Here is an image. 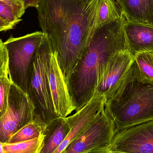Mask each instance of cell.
Segmentation results:
<instances>
[{"label":"cell","instance_id":"obj_18","mask_svg":"<svg viewBox=\"0 0 153 153\" xmlns=\"http://www.w3.org/2000/svg\"><path fill=\"white\" fill-rule=\"evenodd\" d=\"M44 135L33 140L15 143H3L4 153H39Z\"/></svg>","mask_w":153,"mask_h":153},{"label":"cell","instance_id":"obj_2","mask_svg":"<svg viewBox=\"0 0 153 153\" xmlns=\"http://www.w3.org/2000/svg\"><path fill=\"white\" fill-rule=\"evenodd\" d=\"M126 18L96 29L88 46L66 80L75 108L80 110L93 97L98 78L105 65L113 55L128 49L125 32Z\"/></svg>","mask_w":153,"mask_h":153},{"label":"cell","instance_id":"obj_13","mask_svg":"<svg viewBox=\"0 0 153 153\" xmlns=\"http://www.w3.org/2000/svg\"><path fill=\"white\" fill-rule=\"evenodd\" d=\"M71 130L66 117H59L47 125L39 153H53L64 141Z\"/></svg>","mask_w":153,"mask_h":153},{"label":"cell","instance_id":"obj_1","mask_svg":"<svg viewBox=\"0 0 153 153\" xmlns=\"http://www.w3.org/2000/svg\"><path fill=\"white\" fill-rule=\"evenodd\" d=\"M100 0H41L39 27L56 52L65 81L98 28Z\"/></svg>","mask_w":153,"mask_h":153},{"label":"cell","instance_id":"obj_12","mask_svg":"<svg viewBox=\"0 0 153 153\" xmlns=\"http://www.w3.org/2000/svg\"><path fill=\"white\" fill-rule=\"evenodd\" d=\"M124 28L128 50L133 55L143 53H153V26L126 19Z\"/></svg>","mask_w":153,"mask_h":153},{"label":"cell","instance_id":"obj_24","mask_svg":"<svg viewBox=\"0 0 153 153\" xmlns=\"http://www.w3.org/2000/svg\"><path fill=\"white\" fill-rule=\"evenodd\" d=\"M0 1L6 3L10 5H12L14 7H24L22 3H21L18 0H0Z\"/></svg>","mask_w":153,"mask_h":153},{"label":"cell","instance_id":"obj_26","mask_svg":"<svg viewBox=\"0 0 153 153\" xmlns=\"http://www.w3.org/2000/svg\"><path fill=\"white\" fill-rule=\"evenodd\" d=\"M150 25H152V26H153V20L152 21V24H150Z\"/></svg>","mask_w":153,"mask_h":153},{"label":"cell","instance_id":"obj_3","mask_svg":"<svg viewBox=\"0 0 153 153\" xmlns=\"http://www.w3.org/2000/svg\"><path fill=\"white\" fill-rule=\"evenodd\" d=\"M104 109L117 129L153 120V82L141 80L132 66L116 92L105 101Z\"/></svg>","mask_w":153,"mask_h":153},{"label":"cell","instance_id":"obj_23","mask_svg":"<svg viewBox=\"0 0 153 153\" xmlns=\"http://www.w3.org/2000/svg\"><path fill=\"white\" fill-rule=\"evenodd\" d=\"M15 26L8 23L0 18V32L12 29Z\"/></svg>","mask_w":153,"mask_h":153},{"label":"cell","instance_id":"obj_4","mask_svg":"<svg viewBox=\"0 0 153 153\" xmlns=\"http://www.w3.org/2000/svg\"><path fill=\"white\" fill-rule=\"evenodd\" d=\"M52 51L51 43L45 35L33 57L27 80V94L35 108L34 118L46 125L59 118L55 111L48 79V66Z\"/></svg>","mask_w":153,"mask_h":153},{"label":"cell","instance_id":"obj_9","mask_svg":"<svg viewBox=\"0 0 153 153\" xmlns=\"http://www.w3.org/2000/svg\"><path fill=\"white\" fill-rule=\"evenodd\" d=\"M134 57L128 49L113 55L99 75L94 94L102 95L106 101L110 99L127 75Z\"/></svg>","mask_w":153,"mask_h":153},{"label":"cell","instance_id":"obj_6","mask_svg":"<svg viewBox=\"0 0 153 153\" xmlns=\"http://www.w3.org/2000/svg\"><path fill=\"white\" fill-rule=\"evenodd\" d=\"M116 130L114 121L104 109L61 153H86L107 148Z\"/></svg>","mask_w":153,"mask_h":153},{"label":"cell","instance_id":"obj_10","mask_svg":"<svg viewBox=\"0 0 153 153\" xmlns=\"http://www.w3.org/2000/svg\"><path fill=\"white\" fill-rule=\"evenodd\" d=\"M48 75L55 111L59 117H67L75 111V106L58 64L56 53L53 48L48 64Z\"/></svg>","mask_w":153,"mask_h":153},{"label":"cell","instance_id":"obj_22","mask_svg":"<svg viewBox=\"0 0 153 153\" xmlns=\"http://www.w3.org/2000/svg\"><path fill=\"white\" fill-rule=\"evenodd\" d=\"M22 3L25 10L29 7H35L36 9L41 2V0H18Z\"/></svg>","mask_w":153,"mask_h":153},{"label":"cell","instance_id":"obj_25","mask_svg":"<svg viewBox=\"0 0 153 153\" xmlns=\"http://www.w3.org/2000/svg\"><path fill=\"white\" fill-rule=\"evenodd\" d=\"M0 153H4L3 146V143L0 141Z\"/></svg>","mask_w":153,"mask_h":153},{"label":"cell","instance_id":"obj_7","mask_svg":"<svg viewBox=\"0 0 153 153\" xmlns=\"http://www.w3.org/2000/svg\"><path fill=\"white\" fill-rule=\"evenodd\" d=\"M35 108L27 94L12 83L6 112L0 118V141L10 138L34 120Z\"/></svg>","mask_w":153,"mask_h":153},{"label":"cell","instance_id":"obj_19","mask_svg":"<svg viewBox=\"0 0 153 153\" xmlns=\"http://www.w3.org/2000/svg\"><path fill=\"white\" fill-rule=\"evenodd\" d=\"M25 12L24 7H14L0 1V18L13 26L21 21V18Z\"/></svg>","mask_w":153,"mask_h":153},{"label":"cell","instance_id":"obj_15","mask_svg":"<svg viewBox=\"0 0 153 153\" xmlns=\"http://www.w3.org/2000/svg\"><path fill=\"white\" fill-rule=\"evenodd\" d=\"M46 126V124L42 122L39 119L34 118L32 121L14 134L7 143H15L38 138L43 135Z\"/></svg>","mask_w":153,"mask_h":153},{"label":"cell","instance_id":"obj_8","mask_svg":"<svg viewBox=\"0 0 153 153\" xmlns=\"http://www.w3.org/2000/svg\"><path fill=\"white\" fill-rule=\"evenodd\" d=\"M107 149L121 153H153V120L117 129Z\"/></svg>","mask_w":153,"mask_h":153},{"label":"cell","instance_id":"obj_11","mask_svg":"<svg viewBox=\"0 0 153 153\" xmlns=\"http://www.w3.org/2000/svg\"><path fill=\"white\" fill-rule=\"evenodd\" d=\"M105 101L104 96L94 94L89 102L81 109L76 111L74 115L67 117L71 130L64 141L53 153L62 152L104 109Z\"/></svg>","mask_w":153,"mask_h":153},{"label":"cell","instance_id":"obj_17","mask_svg":"<svg viewBox=\"0 0 153 153\" xmlns=\"http://www.w3.org/2000/svg\"><path fill=\"white\" fill-rule=\"evenodd\" d=\"M132 67L141 80L153 82V53H143L136 55Z\"/></svg>","mask_w":153,"mask_h":153},{"label":"cell","instance_id":"obj_20","mask_svg":"<svg viewBox=\"0 0 153 153\" xmlns=\"http://www.w3.org/2000/svg\"><path fill=\"white\" fill-rule=\"evenodd\" d=\"M11 83L9 76L0 77V118L2 117L7 110Z\"/></svg>","mask_w":153,"mask_h":153},{"label":"cell","instance_id":"obj_16","mask_svg":"<svg viewBox=\"0 0 153 153\" xmlns=\"http://www.w3.org/2000/svg\"><path fill=\"white\" fill-rule=\"evenodd\" d=\"M123 13L116 0H100L98 13V27L119 20Z\"/></svg>","mask_w":153,"mask_h":153},{"label":"cell","instance_id":"obj_5","mask_svg":"<svg viewBox=\"0 0 153 153\" xmlns=\"http://www.w3.org/2000/svg\"><path fill=\"white\" fill-rule=\"evenodd\" d=\"M44 37L42 31H36L19 37H10L4 42L8 53L9 78L26 94L32 60Z\"/></svg>","mask_w":153,"mask_h":153},{"label":"cell","instance_id":"obj_14","mask_svg":"<svg viewBox=\"0 0 153 153\" xmlns=\"http://www.w3.org/2000/svg\"><path fill=\"white\" fill-rule=\"evenodd\" d=\"M128 20L152 24L153 20V0H116Z\"/></svg>","mask_w":153,"mask_h":153},{"label":"cell","instance_id":"obj_21","mask_svg":"<svg viewBox=\"0 0 153 153\" xmlns=\"http://www.w3.org/2000/svg\"><path fill=\"white\" fill-rule=\"evenodd\" d=\"M8 56L7 49L4 43L0 39V77L9 76Z\"/></svg>","mask_w":153,"mask_h":153}]
</instances>
